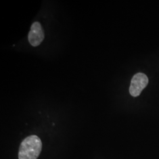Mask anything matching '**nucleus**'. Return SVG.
Wrapping results in <instances>:
<instances>
[{
    "label": "nucleus",
    "mask_w": 159,
    "mask_h": 159,
    "mask_svg": "<svg viewBox=\"0 0 159 159\" xmlns=\"http://www.w3.org/2000/svg\"><path fill=\"white\" fill-rule=\"evenodd\" d=\"M42 150V142L35 135L26 137L21 143L19 148L18 159H37Z\"/></svg>",
    "instance_id": "nucleus-1"
},
{
    "label": "nucleus",
    "mask_w": 159,
    "mask_h": 159,
    "mask_svg": "<svg viewBox=\"0 0 159 159\" xmlns=\"http://www.w3.org/2000/svg\"><path fill=\"white\" fill-rule=\"evenodd\" d=\"M148 79L147 75L142 73L135 74L131 81L129 88L130 94L133 97L139 96L143 90L148 85Z\"/></svg>",
    "instance_id": "nucleus-2"
},
{
    "label": "nucleus",
    "mask_w": 159,
    "mask_h": 159,
    "mask_svg": "<svg viewBox=\"0 0 159 159\" xmlns=\"http://www.w3.org/2000/svg\"><path fill=\"white\" fill-rule=\"evenodd\" d=\"M28 37L31 46L37 47L41 44L44 39V33L40 23L36 21L32 24Z\"/></svg>",
    "instance_id": "nucleus-3"
}]
</instances>
